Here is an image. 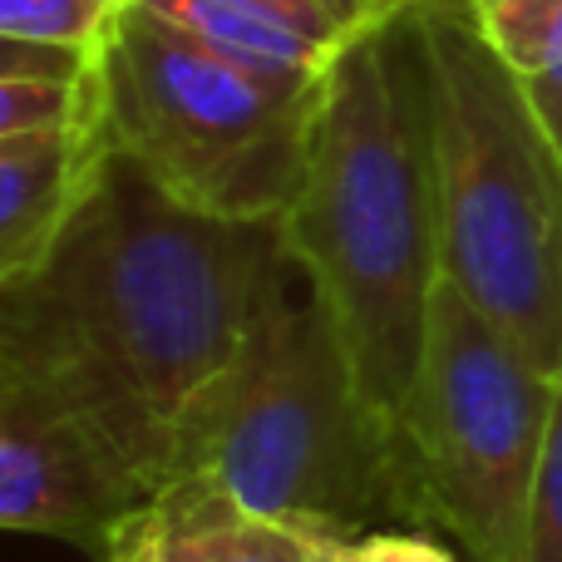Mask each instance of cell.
Listing matches in <instances>:
<instances>
[{"label":"cell","instance_id":"8","mask_svg":"<svg viewBox=\"0 0 562 562\" xmlns=\"http://www.w3.org/2000/svg\"><path fill=\"white\" fill-rule=\"evenodd\" d=\"M178 30L267 75L321 79L370 25L405 15L390 0H144Z\"/></svg>","mask_w":562,"mask_h":562},{"label":"cell","instance_id":"15","mask_svg":"<svg viewBox=\"0 0 562 562\" xmlns=\"http://www.w3.org/2000/svg\"><path fill=\"white\" fill-rule=\"evenodd\" d=\"M321 562H459L445 543L429 533H405V528H360V533L316 538Z\"/></svg>","mask_w":562,"mask_h":562},{"label":"cell","instance_id":"14","mask_svg":"<svg viewBox=\"0 0 562 562\" xmlns=\"http://www.w3.org/2000/svg\"><path fill=\"white\" fill-rule=\"evenodd\" d=\"M528 562H562V356L553 366V405H548L543 454H538V479H533Z\"/></svg>","mask_w":562,"mask_h":562},{"label":"cell","instance_id":"10","mask_svg":"<svg viewBox=\"0 0 562 562\" xmlns=\"http://www.w3.org/2000/svg\"><path fill=\"white\" fill-rule=\"evenodd\" d=\"M104 148L99 114L89 124L0 138V286L40 267L85 193Z\"/></svg>","mask_w":562,"mask_h":562},{"label":"cell","instance_id":"4","mask_svg":"<svg viewBox=\"0 0 562 562\" xmlns=\"http://www.w3.org/2000/svg\"><path fill=\"white\" fill-rule=\"evenodd\" d=\"M435 104L439 267L543 370L562 356V154L469 10H419Z\"/></svg>","mask_w":562,"mask_h":562},{"label":"cell","instance_id":"2","mask_svg":"<svg viewBox=\"0 0 562 562\" xmlns=\"http://www.w3.org/2000/svg\"><path fill=\"white\" fill-rule=\"evenodd\" d=\"M281 237L296 277L336 321L360 390L395 419L445 281L419 10L370 25L326 69Z\"/></svg>","mask_w":562,"mask_h":562},{"label":"cell","instance_id":"5","mask_svg":"<svg viewBox=\"0 0 562 562\" xmlns=\"http://www.w3.org/2000/svg\"><path fill=\"white\" fill-rule=\"evenodd\" d=\"M321 79L227 59L128 0L94 59L99 128L198 213L281 217L306 168Z\"/></svg>","mask_w":562,"mask_h":562},{"label":"cell","instance_id":"9","mask_svg":"<svg viewBox=\"0 0 562 562\" xmlns=\"http://www.w3.org/2000/svg\"><path fill=\"white\" fill-rule=\"evenodd\" d=\"M104 562H321L316 538L247 514L203 479H168L119 524Z\"/></svg>","mask_w":562,"mask_h":562},{"label":"cell","instance_id":"6","mask_svg":"<svg viewBox=\"0 0 562 562\" xmlns=\"http://www.w3.org/2000/svg\"><path fill=\"white\" fill-rule=\"evenodd\" d=\"M548 405L553 370L439 281L425 356L390 419L405 518L449 533L469 562H528Z\"/></svg>","mask_w":562,"mask_h":562},{"label":"cell","instance_id":"17","mask_svg":"<svg viewBox=\"0 0 562 562\" xmlns=\"http://www.w3.org/2000/svg\"><path fill=\"white\" fill-rule=\"evenodd\" d=\"M524 85H528V79H524ZM528 94H533V109H538V119H543L553 148L562 154V94H558V89H543V85H528Z\"/></svg>","mask_w":562,"mask_h":562},{"label":"cell","instance_id":"19","mask_svg":"<svg viewBox=\"0 0 562 562\" xmlns=\"http://www.w3.org/2000/svg\"><path fill=\"white\" fill-rule=\"evenodd\" d=\"M390 5H395V0H390Z\"/></svg>","mask_w":562,"mask_h":562},{"label":"cell","instance_id":"1","mask_svg":"<svg viewBox=\"0 0 562 562\" xmlns=\"http://www.w3.org/2000/svg\"><path fill=\"white\" fill-rule=\"evenodd\" d=\"M291 277L281 217L198 213L104 138L55 247L0 286V360L158 494L183 405Z\"/></svg>","mask_w":562,"mask_h":562},{"label":"cell","instance_id":"7","mask_svg":"<svg viewBox=\"0 0 562 562\" xmlns=\"http://www.w3.org/2000/svg\"><path fill=\"white\" fill-rule=\"evenodd\" d=\"M148 498L75 415L0 360V533L65 538L104 553Z\"/></svg>","mask_w":562,"mask_h":562},{"label":"cell","instance_id":"13","mask_svg":"<svg viewBox=\"0 0 562 562\" xmlns=\"http://www.w3.org/2000/svg\"><path fill=\"white\" fill-rule=\"evenodd\" d=\"M94 114H99L94 75L89 79H0V138L89 124Z\"/></svg>","mask_w":562,"mask_h":562},{"label":"cell","instance_id":"16","mask_svg":"<svg viewBox=\"0 0 562 562\" xmlns=\"http://www.w3.org/2000/svg\"><path fill=\"white\" fill-rule=\"evenodd\" d=\"M89 75H94V55H85V49L0 35V79H89Z\"/></svg>","mask_w":562,"mask_h":562},{"label":"cell","instance_id":"12","mask_svg":"<svg viewBox=\"0 0 562 562\" xmlns=\"http://www.w3.org/2000/svg\"><path fill=\"white\" fill-rule=\"evenodd\" d=\"M124 5L128 0H0V35L85 49L99 59Z\"/></svg>","mask_w":562,"mask_h":562},{"label":"cell","instance_id":"18","mask_svg":"<svg viewBox=\"0 0 562 562\" xmlns=\"http://www.w3.org/2000/svg\"><path fill=\"white\" fill-rule=\"evenodd\" d=\"M474 0H395V10H469Z\"/></svg>","mask_w":562,"mask_h":562},{"label":"cell","instance_id":"11","mask_svg":"<svg viewBox=\"0 0 562 562\" xmlns=\"http://www.w3.org/2000/svg\"><path fill=\"white\" fill-rule=\"evenodd\" d=\"M469 20L508 69L562 94V0H474Z\"/></svg>","mask_w":562,"mask_h":562},{"label":"cell","instance_id":"3","mask_svg":"<svg viewBox=\"0 0 562 562\" xmlns=\"http://www.w3.org/2000/svg\"><path fill=\"white\" fill-rule=\"evenodd\" d=\"M168 479H203L306 538L405 518L390 419L360 390L336 321L301 277L183 405Z\"/></svg>","mask_w":562,"mask_h":562}]
</instances>
